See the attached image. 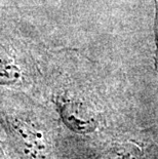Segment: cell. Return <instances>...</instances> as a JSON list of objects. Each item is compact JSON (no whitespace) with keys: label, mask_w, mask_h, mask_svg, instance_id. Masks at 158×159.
Returning <instances> with one entry per match:
<instances>
[{"label":"cell","mask_w":158,"mask_h":159,"mask_svg":"<svg viewBox=\"0 0 158 159\" xmlns=\"http://www.w3.org/2000/svg\"><path fill=\"white\" fill-rule=\"evenodd\" d=\"M21 77V70L15 63L0 57V84L9 85L16 83Z\"/></svg>","instance_id":"3"},{"label":"cell","mask_w":158,"mask_h":159,"mask_svg":"<svg viewBox=\"0 0 158 159\" xmlns=\"http://www.w3.org/2000/svg\"><path fill=\"white\" fill-rule=\"evenodd\" d=\"M13 129L16 131V139L30 154L36 155L43 150L40 136L30 125L22 121H16L13 123Z\"/></svg>","instance_id":"2"},{"label":"cell","mask_w":158,"mask_h":159,"mask_svg":"<svg viewBox=\"0 0 158 159\" xmlns=\"http://www.w3.org/2000/svg\"><path fill=\"white\" fill-rule=\"evenodd\" d=\"M62 118L67 126L80 134L89 133L96 126L92 114L79 104H66L62 109Z\"/></svg>","instance_id":"1"},{"label":"cell","mask_w":158,"mask_h":159,"mask_svg":"<svg viewBox=\"0 0 158 159\" xmlns=\"http://www.w3.org/2000/svg\"><path fill=\"white\" fill-rule=\"evenodd\" d=\"M0 159H6V156H5L4 152H3V150L1 149V147H0Z\"/></svg>","instance_id":"4"}]
</instances>
